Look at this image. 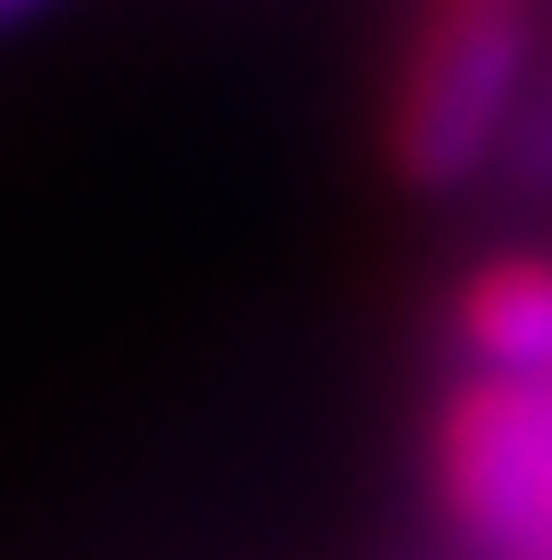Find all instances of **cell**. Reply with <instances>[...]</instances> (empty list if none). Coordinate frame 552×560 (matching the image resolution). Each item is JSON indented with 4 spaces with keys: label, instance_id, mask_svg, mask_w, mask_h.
I'll use <instances>...</instances> for the list:
<instances>
[{
    "label": "cell",
    "instance_id": "cell-3",
    "mask_svg": "<svg viewBox=\"0 0 552 560\" xmlns=\"http://www.w3.org/2000/svg\"><path fill=\"white\" fill-rule=\"evenodd\" d=\"M42 9H50V0H0V34H9V25H25V18H42Z\"/></svg>",
    "mask_w": 552,
    "mask_h": 560
},
{
    "label": "cell",
    "instance_id": "cell-2",
    "mask_svg": "<svg viewBox=\"0 0 552 560\" xmlns=\"http://www.w3.org/2000/svg\"><path fill=\"white\" fill-rule=\"evenodd\" d=\"M446 347L470 380L552 387V247H486L446 289Z\"/></svg>",
    "mask_w": 552,
    "mask_h": 560
},
{
    "label": "cell",
    "instance_id": "cell-1",
    "mask_svg": "<svg viewBox=\"0 0 552 560\" xmlns=\"http://www.w3.org/2000/svg\"><path fill=\"white\" fill-rule=\"evenodd\" d=\"M536 58V0H421L380 100L388 174L421 198L470 190L528 116Z\"/></svg>",
    "mask_w": 552,
    "mask_h": 560
}]
</instances>
